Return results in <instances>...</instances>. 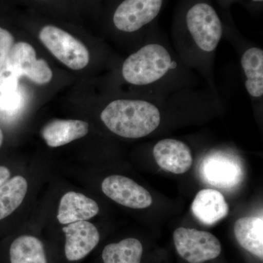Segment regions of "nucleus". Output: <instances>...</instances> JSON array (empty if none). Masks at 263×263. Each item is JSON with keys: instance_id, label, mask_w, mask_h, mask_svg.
Returning a JSON list of instances; mask_svg holds the SVG:
<instances>
[{"instance_id": "11", "label": "nucleus", "mask_w": 263, "mask_h": 263, "mask_svg": "<svg viewBox=\"0 0 263 263\" xmlns=\"http://www.w3.org/2000/svg\"><path fill=\"white\" fill-rule=\"evenodd\" d=\"M201 176L208 183L217 188L235 187L242 181L243 172L239 163L229 157L213 156L204 161Z\"/></svg>"}, {"instance_id": "14", "label": "nucleus", "mask_w": 263, "mask_h": 263, "mask_svg": "<svg viewBox=\"0 0 263 263\" xmlns=\"http://www.w3.org/2000/svg\"><path fill=\"white\" fill-rule=\"evenodd\" d=\"M89 129V124L84 121L55 119L43 127L41 136L48 146L57 148L84 138Z\"/></svg>"}, {"instance_id": "18", "label": "nucleus", "mask_w": 263, "mask_h": 263, "mask_svg": "<svg viewBox=\"0 0 263 263\" xmlns=\"http://www.w3.org/2000/svg\"><path fill=\"white\" fill-rule=\"evenodd\" d=\"M28 183L23 176H15L0 186V221L9 216L24 201Z\"/></svg>"}, {"instance_id": "16", "label": "nucleus", "mask_w": 263, "mask_h": 263, "mask_svg": "<svg viewBox=\"0 0 263 263\" xmlns=\"http://www.w3.org/2000/svg\"><path fill=\"white\" fill-rule=\"evenodd\" d=\"M10 263H48L44 246L33 235H21L15 238L9 250Z\"/></svg>"}, {"instance_id": "20", "label": "nucleus", "mask_w": 263, "mask_h": 263, "mask_svg": "<svg viewBox=\"0 0 263 263\" xmlns=\"http://www.w3.org/2000/svg\"><path fill=\"white\" fill-rule=\"evenodd\" d=\"M13 44L14 37L13 34L7 29L0 27V75L4 70L7 59Z\"/></svg>"}, {"instance_id": "7", "label": "nucleus", "mask_w": 263, "mask_h": 263, "mask_svg": "<svg viewBox=\"0 0 263 263\" xmlns=\"http://www.w3.org/2000/svg\"><path fill=\"white\" fill-rule=\"evenodd\" d=\"M163 0H123L114 10V26L122 32H136L158 15Z\"/></svg>"}, {"instance_id": "3", "label": "nucleus", "mask_w": 263, "mask_h": 263, "mask_svg": "<svg viewBox=\"0 0 263 263\" xmlns=\"http://www.w3.org/2000/svg\"><path fill=\"white\" fill-rule=\"evenodd\" d=\"M41 42L56 58L72 70H81L89 62L86 46L70 33L53 24H46L41 29Z\"/></svg>"}, {"instance_id": "19", "label": "nucleus", "mask_w": 263, "mask_h": 263, "mask_svg": "<svg viewBox=\"0 0 263 263\" xmlns=\"http://www.w3.org/2000/svg\"><path fill=\"white\" fill-rule=\"evenodd\" d=\"M143 248L136 238H126L105 246L102 253L104 263H141Z\"/></svg>"}, {"instance_id": "21", "label": "nucleus", "mask_w": 263, "mask_h": 263, "mask_svg": "<svg viewBox=\"0 0 263 263\" xmlns=\"http://www.w3.org/2000/svg\"><path fill=\"white\" fill-rule=\"evenodd\" d=\"M18 78L6 71L0 75V95L10 94L18 91Z\"/></svg>"}, {"instance_id": "24", "label": "nucleus", "mask_w": 263, "mask_h": 263, "mask_svg": "<svg viewBox=\"0 0 263 263\" xmlns=\"http://www.w3.org/2000/svg\"><path fill=\"white\" fill-rule=\"evenodd\" d=\"M3 140H4V135H3V132L0 128V147L3 145Z\"/></svg>"}, {"instance_id": "2", "label": "nucleus", "mask_w": 263, "mask_h": 263, "mask_svg": "<svg viewBox=\"0 0 263 263\" xmlns=\"http://www.w3.org/2000/svg\"><path fill=\"white\" fill-rule=\"evenodd\" d=\"M171 54L162 45H146L124 61L122 75L127 82L137 86L160 80L173 67Z\"/></svg>"}, {"instance_id": "5", "label": "nucleus", "mask_w": 263, "mask_h": 263, "mask_svg": "<svg viewBox=\"0 0 263 263\" xmlns=\"http://www.w3.org/2000/svg\"><path fill=\"white\" fill-rule=\"evenodd\" d=\"M186 22L199 48L205 52L214 51L222 35L221 20L214 8L208 3H197L188 10Z\"/></svg>"}, {"instance_id": "15", "label": "nucleus", "mask_w": 263, "mask_h": 263, "mask_svg": "<svg viewBox=\"0 0 263 263\" xmlns=\"http://www.w3.org/2000/svg\"><path fill=\"white\" fill-rule=\"evenodd\" d=\"M234 234L242 248L263 258V219L258 216L240 218L234 226Z\"/></svg>"}, {"instance_id": "23", "label": "nucleus", "mask_w": 263, "mask_h": 263, "mask_svg": "<svg viewBox=\"0 0 263 263\" xmlns=\"http://www.w3.org/2000/svg\"><path fill=\"white\" fill-rule=\"evenodd\" d=\"M10 171L5 166H0V186L10 179Z\"/></svg>"}, {"instance_id": "12", "label": "nucleus", "mask_w": 263, "mask_h": 263, "mask_svg": "<svg viewBox=\"0 0 263 263\" xmlns=\"http://www.w3.org/2000/svg\"><path fill=\"white\" fill-rule=\"evenodd\" d=\"M191 209L195 217L205 226H213L224 219L230 210L224 195L214 189L200 190L194 199Z\"/></svg>"}, {"instance_id": "22", "label": "nucleus", "mask_w": 263, "mask_h": 263, "mask_svg": "<svg viewBox=\"0 0 263 263\" xmlns=\"http://www.w3.org/2000/svg\"><path fill=\"white\" fill-rule=\"evenodd\" d=\"M21 95L19 91L10 94L0 95V108L5 111L13 112L19 108Z\"/></svg>"}, {"instance_id": "17", "label": "nucleus", "mask_w": 263, "mask_h": 263, "mask_svg": "<svg viewBox=\"0 0 263 263\" xmlns=\"http://www.w3.org/2000/svg\"><path fill=\"white\" fill-rule=\"evenodd\" d=\"M241 66L246 76V89L251 96L258 98L263 95V51L252 47L243 53Z\"/></svg>"}, {"instance_id": "1", "label": "nucleus", "mask_w": 263, "mask_h": 263, "mask_svg": "<svg viewBox=\"0 0 263 263\" xmlns=\"http://www.w3.org/2000/svg\"><path fill=\"white\" fill-rule=\"evenodd\" d=\"M109 130L126 138L147 136L160 125V110L153 104L141 100H114L100 115Z\"/></svg>"}, {"instance_id": "4", "label": "nucleus", "mask_w": 263, "mask_h": 263, "mask_svg": "<svg viewBox=\"0 0 263 263\" xmlns=\"http://www.w3.org/2000/svg\"><path fill=\"white\" fill-rule=\"evenodd\" d=\"M174 241L178 254L189 263L212 260L221 252L220 241L215 235L194 228H177L174 233Z\"/></svg>"}, {"instance_id": "9", "label": "nucleus", "mask_w": 263, "mask_h": 263, "mask_svg": "<svg viewBox=\"0 0 263 263\" xmlns=\"http://www.w3.org/2000/svg\"><path fill=\"white\" fill-rule=\"evenodd\" d=\"M65 235V254L70 262L86 257L98 246L100 239L98 228L87 221H76L62 228Z\"/></svg>"}, {"instance_id": "10", "label": "nucleus", "mask_w": 263, "mask_h": 263, "mask_svg": "<svg viewBox=\"0 0 263 263\" xmlns=\"http://www.w3.org/2000/svg\"><path fill=\"white\" fill-rule=\"evenodd\" d=\"M153 155L161 168L174 174L187 172L193 164L190 147L178 140H161L154 147Z\"/></svg>"}, {"instance_id": "25", "label": "nucleus", "mask_w": 263, "mask_h": 263, "mask_svg": "<svg viewBox=\"0 0 263 263\" xmlns=\"http://www.w3.org/2000/svg\"><path fill=\"white\" fill-rule=\"evenodd\" d=\"M36 1H39V2H49V1H51V0H36Z\"/></svg>"}, {"instance_id": "13", "label": "nucleus", "mask_w": 263, "mask_h": 263, "mask_svg": "<svg viewBox=\"0 0 263 263\" xmlns=\"http://www.w3.org/2000/svg\"><path fill=\"white\" fill-rule=\"evenodd\" d=\"M98 204L92 199L76 192H68L62 197L57 219L62 224L87 221L98 215Z\"/></svg>"}, {"instance_id": "26", "label": "nucleus", "mask_w": 263, "mask_h": 263, "mask_svg": "<svg viewBox=\"0 0 263 263\" xmlns=\"http://www.w3.org/2000/svg\"><path fill=\"white\" fill-rule=\"evenodd\" d=\"M254 2H262V0H253Z\"/></svg>"}, {"instance_id": "6", "label": "nucleus", "mask_w": 263, "mask_h": 263, "mask_svg": "<svg viewBox=\"0 0 263 263\" xmlns=\"http://www.w3.org/2000/svg\"><path fill=\"white\" fill-rule=\"evenodd\" d=\"M20 79L27 77L39 85L48 84L53 72L44 60H38L35 50L29 43L19 42L13 44L7 59L4 70Z\"/></svg>"}, {"instance_id": "8", "label": "nucleus", "mask_w": 263, "mask_h": 263, "mask_svg": "<svg viewBox=\"0 0 263 263\" xmlns=\"http://www.w3.org/2000/svg\"><path fill=\"white\" fill-rule=\"evenodd\" d=\"M103 193L112 200L134 209L149 207L153 202L152 195L143 186L125 176L113 175L102 183Z\"/></svg>"}]
</instances>
